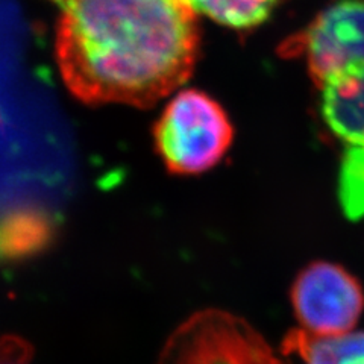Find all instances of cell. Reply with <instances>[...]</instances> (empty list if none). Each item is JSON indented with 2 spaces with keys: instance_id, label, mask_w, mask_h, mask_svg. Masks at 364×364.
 <instances>
[{
  "instance_id": "cell-1",
  "label": "cell",
  "mask_w": 364,
  "mask_h": 364,
  "mask_svg": "<svg viewBox=\"0 0 364 364\" xmlns=\"http://www.w3.org/2000/svg\"><path fill=\"white\" fill-rule=\"evenodd\" d=\"M56 60L85 104L151 107L187 81L196 61V11L187 0H65Z\"/></svg>"
},
{
  "instance_id": "cell-2",
  "label": "cell",
  "mask_w": 364,
  "mask_h": 364,
  "mask_svg": "<svg viewBox=\"0 0 364 364\" xmlns=\"http://www.w3.org/2000/svg\"><path fill=\"white\" fill-rule=\"evenodd\" d=\"M323 119L348 149L364 151V0H338L298 38Z\"/></svg>"
},
{
  "instance_id": "cell-3",
  "label": "cell",
  "mask_w": 364,
  "mask_h": 364,
  "mask_svg": "<svg viewBox=\"0 0 364 364\" xmlns=\"http://www.w3.org/2000/svg\"><path fill=\"white\" fill-rule=\"evenodd\" d=\"M155 139L168 170L196 175L223 158L230 149L232 128L218 102L198 90H186L161 114Z\"/></svg>"
},
{
  "instance_id": "cell-4",
  "label": "cell",
  "mask_w": 364,
  "mask_h": 364,
  "mask_svg": "<svg viewBox=\"0 0 364 364\" xmlns=\"http://www.w3.org/2000/svg\"><path fill=\"white\" fill-rule=\"evenodd\" d=\"M156 364H291L242 317L222 310H203L182 322Z\"/></svg>"
},
{
  "instance_id": "cell-5",
  "label": "cell",
  "mask_w": 364,
  "mask_h": 364,
  "mask_svg": "<svg viewBox=\"0 0 364 364\" xmlns=\"http://www.w3.org/2000/svg\"><path fill=\"white\" fill-rule=\"evenodd\" d=\"M291 305L302 329L316 336L349 333L364 310L358 279L341 266L317 261L296 277Z\"/></svg>"
},
{
  "instance_id": "cell-6",
  "label": "cell",
  "mask_w": 364,
  "mask_h": 364,
  "mask_svg": "<svg viewBox=\"0 0 364 364\" xmlns=\"http://www.w3.org/2000/svg\"><path fill=\"white\" fill-rule=\"evenodd\" d=\"M60 222L43 208L25 207L0 215V263H23L58 243Z\"/></svg>"
},
{
  "instance_id": "cell-7",
  "label": "cell",
  "mask_w": 364,
  "mask_h": 364,
  "mask_svg": "<svg viewBox=\"0 0 364 364\" xmlns=\"http://www.w3.org/2000/svg\"><path fill=\"white\" fill-rule=\"evenodd\" d=\"M281 354L294 364H364V333L316 336L293 329L284 340Z\"/></svg>"
},
{
  "instance_id": "cell-8",
  "label": "cell",
  "mask_w": 364,
  "mask_h": 364,
  "mask_svg": "<svg viewBox=\"0 0 364 364\" xmlns=\"http://www.w3.org/2000/svg\"><path fill=\"white\" fill-rule=\"evenodd\" d=\"M190 6L222 25L247 29L263 23L279 0H187Z\"/></svg>"
},
{
  "instance_id": "cell-9",
  "label": "cell",
  "mask_w": 364,
  "mask_h": 364,
  "mask_svg": "<svg viewBox=\"0 0 364 364\" xmlns=\"http://www.w3.org/2000/svg\"><path fill=\"white\" fill-rule=\"evenodd\" d=\"M338 198L341 210L350 220L364 215V151H345L340 166Z\"/></svg>"
},
{
  "instance_id": "cell-10",
  "label": "cell",
  "mask_w": 364,
  "mask_h": 364,
  "mask_svg": "<svg viewBox=\"0 0 364 364\" xmlns=\"http://www.w3.org/2000/svg\"><path fill=\"white\" fill-rule=\"evenodd\" d=\"M33 352V346L23 337H0V364H29Z\"/></svg>"
},
{
  "instance_id": "cell-11",
  "label": "cell",
  "mask_w": 364,
  "mask_h": 364,
  "mask_svg": "<svg viewBox=\"0 0 364 364\" xmlns=\"http://www.w3.org/2000/svg\"><path fill=\"white\" fill-rule=\"evenodd\" d=\"M55 2H58V4H61V5H63V4L65 2V0H55Z\"/></svg>"
}]
</instances>
